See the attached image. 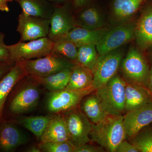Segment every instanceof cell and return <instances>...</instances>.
Here are the masks:
<instances>
[{
  "label": "cell",
  "instance_id": "484cf974",
  "mask_svg": "<svg viewBox=\"0 0 152 152\" xmlns=\"http://www.w3.org/2000/svg\"><path fill=\"white\" fill-rule=\"evenodd\" d=\"M22 10V13L32 16L50 19L54 9L47 5L43 0H15Z\"/></svg>",
  "mask_w": 152,
  "mask_h": 152
},
{
  "label": "cell",
  "instance_id": "8d00e7d4",
  "mask_svg": "<svg viewBox=\"0 0 152 152\" xmlns=\"http://www.w3.org/2000/svg\"><path fill=\"white\" fill-rule=\"evenodd\" d=\"M88 0H73L74 5L76 8H81L86 5Z\"/></svg>",
  "mask_w": 152,
  "mask_h": 152
},
{
  "label": "cell",
  "instance_id": "f546056e",
  "mask_svg": "<svg viewBox=\"0 0 152 152\" xmlns=\"http://www.w3.org/2000/svg\"><path fill=\"white\" fill-rule=\"evenodd\" d=\"M41 152H74L75 146L70 141L40 142L37 145Z\"/></svg>",
  "mask_w": 152,
  "mask_h": 152
},
{
  "label": "cell",
  "instance_id": "d6986e66",
  "mask_svg": "<svg viewBox=\"0 0 152 152\" xmlns=\"http://www.w3.org/2000/svg\"><path fill=\"white\" fill-rule=\"evenodd\" d=\"M39 140L40 142L69 141L65 120L63 115L54 116L52 118Z\"/></svg>",
  "mask_w": 152,
  "mask_h": 152
},
{
  "label": "cell",
  "instance_id": "9c48e42d",
  "mask_svg": "<svg viewBox=\"0 0 152 152\" xmlns=\"http://www.w3.org/2000/svg\"><path fill=\"white\" fill-rule=\"evenodd\" d=\"M94 91L93 88H90L80 91L64 89L50 92L47 101V108L53 113L70 110L77 107L86 96Z\"/></svg>",
  "mask_w": 152,
  "mask_h": 152
},
{
  "label": "cell",
  "instance_id": "52a82bcc",
  "mask_svg": "<svg viewBox=\"0 0 152 152\" xmlns=\"http://www.w3.org/2000/svg\"><path fill=\"white\" fill-rule=\"evenodd\" d=\"M123 58V52L118 49L99 55L92 71L94 91L105 85L117 75Z\"/></svg>",
  "mask_w": 152,
  "mask_h": 152
},
{
  "label": "cell",
  "instance_id": "7a4b0ae2",
  "mask_svg": "<svg viewBox=\"0 0 152 152\" xmlns=\"http://www.w3.org/2000/svg\"><path fill=\"white\" fill-rule=\"evenodd\" d=\"M126 85L124 79L117 74L105 85L95 90L107 115H123L125 113Z\"/></svg>",
  "mask_w": 152,
  "mask_h": 152
},
{
  "label": "cell",
  "instance_id": "836d02e7",
  "mask_svg": "<svg viewBox=\"0 0 152 152\" xmlns=\"http://www.w3.org/2000/svg\"><path fill=\"white\" fill-rule=\"evenodd\" d=\"M15 63L12 62H0V80L10 71Z\"/></svg>",
  "mask_w": 152,
  "mask_h": 152
},
{
  "label": "cell",
  "instance_id": "7402d4cb",
  "mask_svg": "<svg viewBox=\"0 0 152 152\" xmlns=\"http://www.w3.org/2000/svg\"><path fill=\"white\" fill-rule=\"evenodd\" d=\"M74 19L76 26L89 29H96L104 27L103 17L95 7L83 9Z\"/></svg>",
  "mask_w": 152,
  "mask_h": 152
},
{
  "label": "cell",
  "instance_id": "60d3db41",
  "mask_svg": "<svg viewBox=\"0 0 152 152\" xmlns=\"http://www.w3.org/2000/svg\"><path fill=\"white\" fill-rule=\"evenodd\" d=\"M4 102L0 104V113H1V111L2 109L3 106H4Z\"/></svg>",
  "mask_w": 152,
  "mask_h": 152
},
{
  "label": "cell",
  "instance_id": "d590c367",
  "mask_svg": "<svg viewBox=\"0 0 152 152\" xmlns=\"http://www.w3.org/2000/svg\"><path fill=\"white\" fill-rule=\"evenodd\" d=\"M8 0H0V11L2 12H9L10 9L8 5Z\"/></svg>",
  "mask_w": 152,
  "mask_h": 152
},
{
  "label": "cell",
  "instance_id": "5bb4252c",
  "mask_svg": "<svg viewBox=\"0 0 152 152\" xmlns=\"http://www.w3.org/2000/svg\"><path fill=\"white\" fill-rule=\"evenodd\" d=\"M27 136L12 121H0V152H12L27 142Z\"/></svg>",
  "mask_w": 152,
  "mask_h": 152
},
{
  "label": "cell",
  "instance_id": "cb8c5ba5",
  "mask_svg": "<svg viewBox=\"0 0 152 152\" xmlns=\"http://www.w3.org/2000/svg\"><path fill=\"white\" fill-rule=\"evenodd\" d=\"M72 69H66L45 77L31 76L35 81L45 87L50 92L64 89L67 86Z\"/></svg>",
  "mask_w": 152,
  "mask_h": 152
},
{
  "label": "cell",
  "instance_id": "e575fe53",
  "mask_svg": "<svg viewBox=\"0 0 152 152\" xmlns=\"http://www.w3.org/2000/svg\"><path fill=\"white\" fill-rule=\"evenodd\" d=\"M146 88L152 95V65L150 68L149 74L147 80Z\"/></svg>",
  "mask_w": 152,
  "mask_h": 152
},
{
  "label": "cell",
  "instance_id": "4316f807",
  "mask_svg": "<svg viewBox=\"0 0 152 152\" xmlns=\"http://www.w3.org/2000/svg\"><path fill=\"white\" fill-rule=\"evenodd\" d=\"M99 56L95 45L80 46L78 49L77 59L75 63L77 65L81 66L92 71Z\"/></svg>",
  "mask_w": 152,
  "mask_h": 152
},
{
  "label": "cell",
  "instance_id": "ba28073f",
  "mask_svg": "<svg viewBox=\"0 0 152 152\" xmlns=\"http://www.w3.org/2000/svg\"><path fill=\"white\" fill-rule=\"evenodd\" d=\"M65 120L69 141L75 147L89 143L93 124L81 110L75 108L63 115Z\"/></svg>",
  "mask_w": 152,
  "mask_h": 152
},
{
  "label": "cell",
  "instance_id": "6da1fadb",
  "mask_svg": "<svg viewBox=\"0 0 152 152\" xmlns=\"http://www.w3.org/2000/svg\"><path fill=\"white\" fill-rule=\"evenodd\" d=\"M90 137L105 151L115 152L118 145L126 140L124 115H108L100 122L93 124Z\"/></svg>",
  "mask_w": 152,
  "mask_h": 152
},
{
  "label": "cell",
  "instance_id": "74e56055",
  "mask_svg": "<svg viewBox=\"0 0 152 152\" xmlns=\"http://www.w3.org/2000/svg\"><path fill=\"white\" fill-rule=\"evenodd\" d=\"M145 54L150 65H152V46L145 52Z\"/></svg>",
  "mask_w": 152,
  "mask_h": 152
},
{
  "label": "cell",
  "instance_id": "8fae6325",
  "mask_svg": "<svg viewBox=\"0 0 152 152\" xmlns=\"http://www.w3.org/2000/svg\"><path fill=\"white\" fill-rule=\"evenodd\" d=\"M17 31L20 35L21 42L37 39L48 36L50 20L28 15L21 13L19 15Z\"/></svg>",
  "mask_w": 152,
  "mask_h": 152
},
{
  "label": "cell",
  "instance_id": "7c38bea8",
  "mask_svg": "<svg viewBox=\"0 0 152 152\" xmlns=\"http://www.w3.org/2000/svg\"><path fill=\"white\" fill-rule=\"evenodd\" d=\"M137 19L134 40L136 47L145 52L152 46V0H148L140 9Z\"/></svg>",
  "mask_w": 152,
  "mask_h": 152
},
{
  "label": "cell",
  "instance_id": "ab89813d",
  "mask_svg": "<svg viewBox=\"0 0 152 152\" xmlns=\"http://www.w3.org/2000/svg\"><path fill=\"white\" fill-rule=\"evenodd\" d=\"M52 1L56 2H62L64 1L65 0H52Z\"/></svg>",
  "mask_w": 152,
  "mask_h": 152
},
{
  "label": "cell",
  "instance_id": "b9f144b4",
  "mask_svg": "<svg viewBox=\"0 0 152 152\" xmlns=\"http://www.w3.org/2000/svg\"><path fill=\"white\" fill-rule=\"evenodd\" d=\"M9 1H12V0H8Z\"/></svg>",
  "mask_w": 152,
  "mask_h": 152
},
{
  "label": "cell",
  "instance_id": "f1b7e54d",
  "mask_svg": "<svg viewBox=\"0 0 152 152\" xmlns=\"http://www.w3.org/2000/svg\"><path fill=\"white\" fill-rule=\"evenodd\" d=\"M78 49V47L72 42L62 38L54 42L51 53L75 63L77 59Z\"/></svg>",
  "mask_w": 152,
  "mask_h": 152
},
{
  "label": "cell",
  "instance_id": "603a6c76",
  "mask_svg": "<svg viewBox=\"0 0 152 152\" xmlns=\"http://www.w3.org/2000/svg\"><path fill=\"white\" fill-rule=\"evenodd\" d=\"M93 78L92 71L76 65L72 69L69 80L65 89L80 91L93 88Z\"/></svg>",
  "mask_w": 152,
  "mask_h": 152
},
{
  "label": "cell",
  "instance_id": "9a60e30c",
  "mask_svg": "<svg viewBox=\"0 0 152 152\" xmlns=\"http://www.w3.org/2000/svg\"><path fill=\"white\" fill-rule=\"evenodd\" d=\"M152 122V101L124 115L126 139L130 140L139 131Z\"/></svg>",
  "mask_w": 152,
  "mask_h": 152
},
{
  "label": "cell",
  "instance_id": "d6a6232c",
  "mask_svg": "<svg viewBox=\"0 0 152 152\" xmlns=\"http://www.w3.org/2000/svg\"><path fill=\"white\" fill-rule=\"evenodd\" d=\"M115 152H139L138 150L132 144L126 140L123 141L118 145Z\"/></svg>",
  "mask_w": 152,
  "mask_h": 152
},
{
  "label": "cell",
  "instance_id": "2e32d148",
  "mask_svg": "<svg viewBox=\"0 0 152 152\" xmlns=\"http://www.w3.org/2000/svg\"><path fill=\"white\" fill-rule=\"evenodd\" d=\"M110 28L104 27L96 29H89L76 26L63 38L72 42L78 48L86 45H94L96 46Z\"/></svg>",
  "mask_w": 152,
  "mask_h": 152
},
{
  "label": "cell",
  "instance_id": "4dcf8cb0",
  "mask_svg": "<svg viewBox=\"0 0 152 152\" xmlns=\"http://www.w3.org/2000/svg\"><path fill=\"white\" fill-rule=\"evenodd\" d=\"M4 34L0 32V62L11 61L7 45L4 43Z\"/></svg>",
  "mask_w": 152,
  "mask_h": 152
},
{
  "label": "cell",
  "instance_id": "83f0119b",
  "mask_svg": "<svg viewBox=\"0 0 152 152\" xmlns=\"http://www.w3.org/2000/svg\"><path fill=\"white\" fill-rule=\"evenodd\" d=\"M129 141L139 152H152V122L142 128Z\"/></svg>",
  "mask_w": 152,
  "mask_h": 152
},
{
  "label": "cell",
  "instance_id": "ac0fdd59",
  "mask_svg": "<svg viewBox=\"0 0 152 152\" xmlns=\"http://www.w3.org/2000/svg\"><path fill=\"white\" fill-rule=\"evenodd\" d=\"M148 0H114L112 6L113 19L120 23L132 20Z\"/></svg>",
  "mask_w": 152,
  "mask_h": 152
},
{
  "label": "cell",
  "instance_id": "277c9868",
  "mask_svg": "<svg viewBox=\"0 0 152 152\" xmlns=\"http://www.w3.org/2000/svg\"><path fill=\"white\" fill-rule=\"evenodd\" d=\"M19 61L28 75L34 77H47L76 65L74 62L52 53L37 58Z\"/></svg>",
  "mask_w": 152,
  "mask_h": 152
},
{
  "label": "cell",
  "instance_id": "4fadbf2b",
  "mask_svg": "<svg viewBox=\"0 0 152 152\" xmlns=\"http://www.w3.org/2000/svg\"><path fill=\"white\" fill-rule=\"evenodd\" d=\"M49 20L50 28L48 37L53 42L64 37L76 26L74 17L64 6L54 8Z\"/></svg>",
  "mask_w": 152,
  "mask_h": 152
},
{
  "label": "cell",
  "instance_id": "3957f363",
  "mask_svg": "<svg viewBox=\"0 0 152 152\" xmlns=\"http://www.w3.org/2000/svg\"><path fill=\"white\" fill-rule=\"evenodd\" d=\"M151 66L145 52L135 46L129 49L123 59L120 69L126 83L146 88Z\"/></svg>",
  "mask_w": 152,
  "mask_h": 152
},
{
  "label": "cell",
  "instance_id": "5b68a950",
  "mask_svg": "<svg viewBox=\"0 0 152 152\" xmlns=\"http://www.w3.org/2000/svg\"><path fill=\"white\" fill-rule=\"evenodd\" d=\"M136 22L137 19H132L110 28L96 46L99 55L113 51L134 39Z\"/></svg>",
  "mask_w": 152,
  "mask_h": 152
},
{
  "label": "cell",
  "instance_id": "d4e9b609",
  "mask_svg": "<svg viewBox=\"0 0 152 152\" xmlns=\"http://www.w3.org/2000/svg\"><path fill=\"white\" fill-rule=\"evenodd\" d=\"M53 117V116L22 117L12 121L23 126L40 139Z\"/></svg>",
  "mask_w": 152,
  "mask_h": 152
},
{
  "label": "cell",
  "instance_id": "f35d334b",
  "mask_svg": "<svg viewBox=\"0 0 152 152\" xmlns=\"http://www.w3.org/2000/svg\"><path fill=\"white\" fill-rule=\"evenodd\" d=\"M27 152H40L41 151L40 149L39 148V147H38V146H32L28 150Z\"/></svg>",
  "mask_w": 152,
  "mask_h": 152
},
{
  "label": "cell",
  "instance_id": "1f68e13d",
  "mask_svg": "<svg viewBox=\"0 0 152 152\" xmlns=\"http://www.w3.org/2000/svg\"><path fill=\"white\" fill-rule=\"evenodd\" d=\"M103 148L100 146L90 145L88 143L84 144L75 147L74 152H103Z\"/></svg>",
  "mask_w": 152,
  "mask_h": 152
},
{
  "label": "cell",
  "instance_id": "8992f818",
  "mask_svg": "<svg viewBox=\"0 0 152 152\" xmlns=\"http://www.w3.org/2000/svg\"><path fill=\"white\" fill-rule=\"evenodd\" d=\"M54 42L48 37L28 41L21 42L7 45L10 60L15 63L21 60L37 58L51 53Z\"/></svg>",
  "mask_w": 152,
  "mask_h": 152
},
{
  "label": "cell",
  "instance_id": "ffe728a7",
  "mask_svg": "<svg viewBox=\"0 0 152 152\" xmlns=\"http://www.w3.org/2000/svg\"><path fill=\"white\" fill-rule=\"evenodd\" d=\"M27 74L19 61L0 80V104L4 102L14 87Z\"/></svg>",
  "mask_w": 152,
  "mask_h": 152
},
{
  "label": "cell",
  "instance_id": "e0dca14e",
  "mask_svg": "<svg viewBox=\"0 0 152 152\" xmlns=\"http://www.w3.org/2000/svg\"><path fill=\"white\" fill-rule=\"evenodd\" d=\"M152 101V95L146 88L126 83L125 113L139 108Z\"/></svg>",
  "mask_w": 152,
  "mask_h": 152
},
{
  "label": "cell",
  "instance_id": "44dd1931",
  "mask_svg": "<svg viewBox=\"0 0 152 152\" xmlns=\"http://www.w3.org/2000/svg\"><path fill=\"white\" fill-rule=\"evenodd\" d=\"M80 104L81 110L93 124L100 122L108 115L96 94L87 95Z\"/></svg>",
  "mask_w": 152,
  "mask_h": 152
},
{
  "label": "cell",
  "instance_id": "30bf717a",
  "mask_svg": "<svg viewBox=\"0 0 152 152\" xmlns=\"http://www.w3.org/2000/svg\"><path fill=\"white\" fill-rule=\"evenodd\" d=\"M40 93L37 87L30 86L16 93L8 100L7 107L2 109L5 115L13 117L29 111L37 105Z\"/></svg>",
  "mask_w": 152,
  "mask_h": 152
}]
</instances>
